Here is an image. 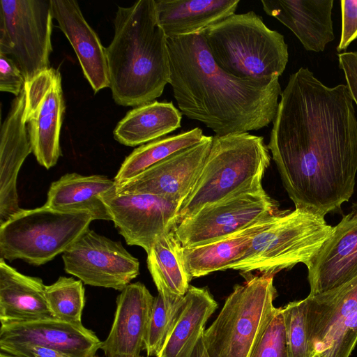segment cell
Returning a JSON list of instances; mask_svg holds the SVG:
<instances>
[{"label":"cell","instance_id":"cell-1","mask_svg":"<svg viewBox=\"0 0 357 357\" xmlns=\"http://www.w3.org/2000/svg\"><path fill=\"white\" fill-rule=\"evenodd\" d=\"M347 84L329 87L307 68L282 91L268 148L296 208L325 216L354 193L357 118Z\"/></svg>","mask_w":357,"mask_h":357},{"label":"cell","instance_id":"cell-2","mask_svg":"<svg viewBox=\"0 0 357 357\" xmlns=\"http://www.w3.org/2000/svg\"><path fill=\"white\" fill-rule=\"evenodd\" d=\"M169 84L182 115L215 135L259 130L273 123L282 93L279 77L242 79L213 59L202 32L167 38Z\"/></svg>","mask_w":357,"mask_h":357},{"label":"cell","instance_id":"cell-3","mask_svg":"<svg viewBox=\"0 0 357 357\" xmlns=\"http://www.w3.org/2000/svg\"><path fill=\"white\" fill-rule=\"evenodd\" d=\"M114 35L106 47L109 88L115 102L137 107L155 100L169 84L167 38L155 0L119 6Z\"/></svg>","mask_w":357,"mask_h":357},{"label":"cell","instance_id":"cell-4","mask_svg":"<svg viewBox=\"0 0 357 357\" xmlns=\"http://www.w3.org/2000/svg\"><path fill=\"white\" fill-rule=\"evenodd\" d=\"M263 137L249 132L213 137L202 169L181 204L175 226L207 204L261 183L271 157Z\"/></svg>","mask_w":357,"mask_h":357},{"label":"cell","instance_id":"cell-5","mask_svg":"<svg viewBox=\"0 0 357 357\" xmlns=\"http://www.w3.org/2000/svg\"><path fill=\"white\" fill-rule=\"evenodd\" d=\"M215 63L242 79L280 77L285 70L284 37L269 29L253 11L233 14L202 31Z\"/></svg>","mask_w":357,"mask_h":357},{"label":"cell","instance_id":"cell-6","mask_svg":"<svg viewBox=\"0 0 357 357\" xmlns=\"http://www.w3.org/2000/svg\"><path fill=\"white\" fill-rule=\"evenodd\" d=\"M245 277L236 284L211 325L204 331L209 357H250L278 308L273 276Z\"/></svg>","mask_w":357,"mask_h":357},{"label":"cell","instance_id":"cell-7","mask_svg":"<svg viewBox=\"0 0 357 357\" xmlns=\"http://www.w3.org/2000/svg\"><path fill=\"white\" fill-rule=\"evenodd\" d=\"M324 216L296 208L276 216L271 225L257 234L243 257L229 268L243 274L276 273L303 263L307 267L333 231Z\"/></svg>","mask_w":357,"mask_h":357},{"label":"cell","instance_id":"cell-8","mask_svg":"<svg viewBox=\"0 0 357 357\" xmlns=\"http://www.w3.org/2000/svg\"><path fill=\"white\" fill-rule=\"evenodd\" d=\"M83 212H63L45 205L21 209L0 225V255L40 266L63 254L89 228Z\"/></svg>","mask_w":357,"mask_h":357},{"label":"cell","instance_id":"cell-9","mask_svg":"<svg viewBox=\"0 0 357 357\" xmlns=\"http://www.w3.org/2000/svg\"><path fill=\"white\" fill-rule=\"evenodd\" d=\"M51 0L0 1V54L10 57L26 82L50 68Z\"/></svg>","mask_w":357,"mask_h":357},{"label":"cell","instance_id":"cell-10","mask_svg":"<svg viewBox=\"0 0 357 357\" xmlns=\"http://www.w3.org/2000/svg\"><path fill=\"white\" fill-rule=\"evenodd\" d=\"M282 212L259 183L205 205L173 231L183 247H195L226 238Z\"/></svg>","mask_w":357,"mask_h":357},{"label":"cell","instance_id":"cell-11","mask_svg":"<svg viewBox=\"0 0 357 357\" xmlns=\"http://www.w3.org/2000/svg\"><path fill=\"white\" fill-rule=\"evenodd\" d=\"M66 273L84 284L122 291L139 273V260L120 241L88 228L62 254Z\"/></svg>","mask_w":357,"mask_h":357},{"label":"cell","instance_id":"cell-12","mask_svg":"<svg viewBox=\"0 0 357 357\" xmlns=\"http://www.w3.org/2000/svg\"><path fill=\"white\" fill-rule=\"evenodd\" d=\"M24 87V117L32 153L48 169L61 155L59 141L65 103L61 73L50 67L26 82Z\"/></svg>","mask_w":357,"mask_h":357},{"label":"cell","instance_id":"cell-13","mask_svg":"<svg viewBox=\"0 0 357 357\" xmlns=\"http://www.w3.org/2000/svg\"><path fill=\"white\" fill-rule=\"evenodd\" d=\"M102 197L126 243L149 252L155 241L173 229L181 204L150 194L119 195L116 186Z\"/></svg>","mask_w":357,"mask_h":357},{"label":"cell","instance_id":"cell-14","mask_svg":"<svg viewBox=\"0 0 357 357\" xmlns=\"http://www.w3.org/2000/svg\"><path fill=\"white\" fill-rule=\"evenodd\" d=\"M213 137L180 151L137 176L116 185L119 195L150 194L181 204L190 193L209 153Z\"/></svg>","mask_w":357,"mask_h":357},{"label":"cell","instance_id":"cell-15","mask_svg":"<svg viewBox=\"0 0 357 357\" xmlns=\"http://www.w3.org/2000/svg\"><path fill=\"white\" fill-rule=\"evenodd\" d=\"M307 269L312 296L337 288L357 275V203L333 227Z\"/></svg>","mask_w":357,"mask_h":357},{"label":"cell","instance_id":"cell-16","mask_svg":"<svg viewBox=\"0 0 357 357\" xmlns=\"http://www.w3.org/2000/svg\"><path fill=\"white\" fill-rule=\"evenodd\" d=\"M102 342L82 323L54 317L29 321H1V344H31L46 347L70 357H96Z\"/></svg>","mask_w":357,"mask_h":357},{"label":"cell","instance_id":"cell-17","mask_svg":"<svg viewBox=\"0 0 357 357\" xmlns=\"http://www.w3.org/2000/svg\"><path fill=\"white\" fill-rule=\"evenodd\" d=\"M153 297L142 282L130 283L116 298L113 324L100 349L106 357H140Z\"/></svg>","mask_w":357,"mask_h":357},{"label":"cell","instance_id":"cell-18","mask_svg":"<svg viewBox=\"0 0 357 357\" xmlns=\"http://www.w3.org/2000/svg\"><path fill=\"white\" fill-rule=\"evenodd\" d=\"M54 18L78 58L83 73L95 93L109 87L106 48L86 21L74 0H51Z\"/></svg>","mask_w":357,"mask_h":357},{"label":"cell","instance_id":"cell-19","mask_svg":"<svg viewBox=\"0 0 357 357\" xmlns=\"http://www.w3.org/2000/svg\"><path fill=\"white\" fill-rule=\"evenodd\" d=\"M265 13L289 28L307 51H324L335 38L333 0H263Z\"/></svg>","mask_w":357,"mask_h":357},{"label":"cell","instance_id":"cell-20","mask_svg":"<svg viewBox=\"0 0 357 357\" xmlns=\"http://www.w3.org/2000/svg\"><path fill=\"white\" fill-rule=\"evenodd\" d=\"M308 339L312 351L323 354L334 333L357 311V275L324 293L303 299Z\"/></svg>","mask_w":357,"mask_h":357},{"label":"cell","instance_id":"cell-21","mask_svg":"<svg viewBox=\"0 0 357 357\" xmlns=\"http://www.w3.org/2000/svg\"><path fill=\"white\" fill-rule=\"evenodd\" d=\"M116 185L104 175L66 174L51 184L45 206L63 212L86 213L93 220H112L102 195Z\"/></svg>","mask_w":357,"mask_h":357},{"label":"cell","instance_id":"cell-22","mask_svg":"<svg viewBox=\"0 0 357 357\" xmlns=\"http://www.w3.org/2000/svg\"><path fill=\"white\" fill-rule=\"evenodd\" d=\"M158 23L167 38L201 33L234 14L239 0H155Z\"/></svg>","mask_w":357,"mask_h":357},{"label":"cell","instance_id":"cell-23","mask_svg":"<svg viewBox=\"0 0 357 357\" xmlns=\"http://www.w3.org/2000/svg\"><path fill=\"white\" fill-rule=\"evenodd\" d=\"M38 277L24 275L0 259V321H29L53 317Z\"/></svg>","mask_w":357,"mask_h":357},{"label":"cell","instance_id":"cell-24","mask_svg":"<svg viewBox=\"0 0 357 357\" xmlns=\"http://www.w3.org/2000/svg\"><path fill=\"white\" fill-rule=\"evenodd\" d=\"M278 215L220 240L195 247H183V261L190 278L229 269L243 257L252 238L269 227Z\"/></svg>","mask_w":357,"mask_h":357},{"label":"cell","instance_id":"cell-25","mask_svg":"<svg viewBox=\"0 0 357 357\" xmlns=\"http://www.w3.org/2000/svg\"><path fill=\"white\" fill-rule=\"evenodd\" d=\"M182 114L172 102L154 100L135 107L117 123L113 134L120 144L142 145L181 127Z\"/></svg>","mask_w":357,"mask_h":357},{"label":"cell","instance_id":"cell-26","mask_svg":"<svg viewBox=\"0 0 357 357\" xmlns=\"http://www.w3.org/2000/svg\"><path fill=\"white\" fill-rule=\"evenodd\" d=\"M217 307L207 288L190 285L178 319L157 357H191L207 320Z\"/></svg>","mask_w":357,"mask_h":357},{"label":"cell","instance_id":"cell-27","mask_svg":"<svg viewBox=\"0 0 357 357\" xmlns=\"http://www.w3.org/2000/svg\"><path fill=\"white\" fill-rule=\"evenodd\" d=\"M183 246L172 229L160 236L147 254V266L160 294L174 301L186 294L191 278L185 268Z\"/></svg>","mask_w":357,"mask_h":357},{"label":"cell","instance_id":"cell-28","mask_svg":"<svg viewBox=\"0 0 357 357\" xmlns=\"http://www.w3.org/2000/svg\"><path fill=\"white\" fill-rule=\"evenodd\" d=\"M204 137L202 130L197 127L139 146L121 164L114 178L116 185L125 183L173 154L199 143Z\"/></svg>","mask_w":357,"mask_h":357},{"label":"cell","instance_id":"cell-29","mask_svg":"<svg viewBox=\"0 0 357 357\" xmlns=\"http://www.w3.org/2000/svg\"><path fill=\"white\" fill-rule=\"evenodd\" d=\"M45 298L53 317L70 323H82L85 291L80 280L59 277L53 284L45 286Z\"/></svg>","mask_w":357,"mask_h":357},{"label":"cell","instance_id":"cell-30","mask_svg":"<svg viewBox=\"0 0 357 357\" xmlns=\"http://www.w3.org/2000/svg\"><path fill=\"white\" fill-rule=\"evenodd\" d=\"M183 303V297L174 301H166L160 294L155 297L145 339L148 357H157L162 351L178 319Z\"/></svg>","mask_w":357,"mask_h":357},{"label":"cell","instance_id":"cell-31","mask_svg":"<svg viewBox=\"0 0 357 357\" xmlns=\"http://www.w3.org/2000/svg\"><path fill=\"white\" fill-rule=\"evenodd\" d=\"M289 357H312L306 324L303 299L282 307Z\"/></svg>","mask_w":357,"mask_h":357},{"label":"cell","instance_id":"cell-32","mask_svg":"<svg viewBox=\"0 0 357 357\" xmlns=\"http://www.w3.org/2000/svg\"><path fill=\"white\" fill-rule=\"evenodd\" d=\"M250 357H289L282 307L278 308Z\"/></svg>","mask_w":357,"mask_h":357},{"label":"cell","instance_id":"cell-33","mask_svg":"<svg viewBox=\"0 0 357 357\" xmlns=\"http://www.w3.org/2000/svg\"><path fill=\"white\" fill-rule=\"evenodd\" d=\"M26 82L22 72L13 60L0 54V90L18 96Z\"/></svg>","mask_w":357,"mask_h":357},{"label":"cell","instance_id":"cell-34","mask_svg":"<svg viewBox=\"0 0 357 357\" xmlns=\"http://www.w3.org/2000/svg\"><path fill=\"white\" fill-rule=\"evenodd\" d=\"M342 13V31L338 52L347 50L357 39V0L340 1Z\"/></svg>","mask_w":357,"mask_h":357},{"label":"cell","instance_id":"cell-35","mask_svg":"<svg viewBox=\"0 0 357 357\" xmlns=\"http://www.w3.org/2000/svg\"><path fill=\"white\" fill-rule=\"evenodd\" d=\"M0 349L17 357H70L57 350L31 344H1Z\"/></svg>","mask_w":357,"mask_h":357},{"label":"cell","instance_id":"cell-36","mask_svg":"<svg viewBox=\"0 0 357 357\" xmlns=\"http://www.w3.org/2000/svg\"><path fill=\"white\" fill-rule=\"evenodd\" d=\"M339 66L343 70L347 86L357 105V51L338 54Z\"/></svg>","mask_w":357,"mask_h":357},{"label":"cell","instance_id":"cell-37","mask_svg":"<svg viewBox=\"0 0 357 357\" xmlns=\"http://www.w3.org/2000/svg\"><path fill=\"white\" fill-rule=\"evenodd\" d=\"M191 357H209L204 342V333L199 337Z\"/></svg>","mask_w":357,"mask_h":357},{"label":"cell","instance_id":"cell-38","mask_svg":"<svg viewBox=\"0 0 357 357\" xmlns=\"http://www.w3.org/2000/svg\"><path fill=\"white\" fill-rule=\"evenodd\" d=\"M0 357H17V356L11 355V354H9L8 353H5L3 351H1Z\"/></svg>","mask_w":357,"mask_h":357},{"label":"cell","instance_id":"cell-39","mask_svg":"<svg viewBox=\"0 0 357 357\" xmlns=\"http://www.w3.org/2000/svg\"><path fill=\"white\" fill-rule=\"evenodd\" d=\"M312 357H325L323 354L320 353H315Z\"/></svg>","mask_w":357,"mask_h":357},{"label":"cell","instance_id":"cell-40","mask_svg":"<svg viewBox=\"0 0 357 357\" xmlns=\"http://www.w3.org/2000/svg\"><path fill=\"white\" fill-rule=\"evenodd\" d=\"M140 357H142V356H140Z\"/></svg>","mask_w":357,"mask_h":357},{"label":"cell","instance_id":"cell-41","mask_svg":"<svg viewBox=\"0 0 357 357\" xmlns=\"http://www.w3.org/2000/svg\"><path fill=\"white\" fill-rule=\"evenodd\" d=\"M96 357H97V356H96Z\"/></svg>","mask_w":357,"mask_h":357}]
</instances>
